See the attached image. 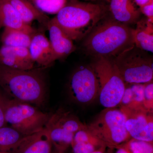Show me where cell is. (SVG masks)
Returning a JSON list of instances; mask_svg holds the SVG:
<instances>
[{"instance_id":"e0dca14e","label":"cell","mask_w":153,"mask_h":153,"mask_svg":"<svg viewBox=\"0 0 153 153\" xmlns=\"http://www.w3.org/2000/svg\"><path fill=\"white\" fill-rule=\"evenodd\" d=\"M134 29L135 46L147 52H153V22L146 18L140 19Z\"/></svg>"},{"instance_id":"7c38bea8","label":"cell","mask_w":153,"mask_h":153,"mask_svg":"<svg viewBox=\"0 0 153 153\" xmlns=\"http://www.w3.org/2000/svg\"><path fill=\"white\" fill-rule=\"evenodd\" d=\"M54 147L45 127L25 137L8 153H52Z\"/></svg>"},{"instance_id":"5b68a950","label":"cell","mask_w":153,"mask_h":153,"mask_svg":"<svg viewBox=\"0 0 153 153\" xmlns=\"http://www.w3.org/2000/svg\"><path fill=\"white\" fill-rule=\"evenodd\" d=\"M97 76L99 86L98 98L105 108L119 105L126 89V83L113 60L95 58L91 64Z\"/></svg>"},{"instance_id":"cb8c5ba5","label":"cell","mask_w":153,"mask_h":153,"mask_svg":"<svg viewBox=\"0 0 153 153\" xmlns=\"http://www.w3.org/2000/svg\"><path fill=\"white\" fill-rule=\"evenodd\" d=\"M119 146L128 153H153V143L140 140L130 139Z\"/></svg>"},{"instance_id":"44dd1931","label":"cell","mask_w":153,"mask_h":153,"mask_svg":"<svg viewBox=\"0 0 153 153\" xmlns=\"http://www.w3.org/2000/svg\"><path fill=\"white\" fill-rule=\"evenodd\" d=\"M145 83H126L119 105L122 107L143 106Z\"/></svg>"},{"instance_id":"277c9868","label":"cell","mask_w":153,"mask_h":153,"mask_svg":"<svg viewBox=\"0 0 153 153\" xmlns=\"http://www.w3.org/2000/svg\"><path fill=\"white\" fill-rule=\"evenodd\" d=\"M126 121L125 115L120 109L105 108L86 126L103 146L114 150L131 138L126 128Z\"/></svg>"},{"instance_id":"ac0fdd59","label":"cell","mask_w":153,"mask_h":153,"mask_svg":"<svg viewBox=\"0 0 153 153\" xmlns=\"http://www.w3.org/2000/svg\"><path fill=\"white\" fill-rule=\"evenodd\" d=\"M45 128L48 132L53 147L56 151L65 152L71 147L74 134L66 131L49 120Z\"/></svg>"},{"instance_id":"836d02e7","label":"cell","mask_w":153,"mask_h":153,"mask_svg":"<svg viewBox=\"0 0 153 153\" xmlns=\"http://www.w3.org/2000/svg\"></svg>"},{"instance_id":"ffe728a7","label":"cell","mask_w":153,"mask_h":153,"mask_svg":"<svg viewBox=\"0 0 153 153\" xmlns=\"http://www.w3.org/2000/svg\"><path fill=\"white\" fill-rule=\"evenodd\" d=\"M34 33L18 29L4 28L1 41L2 45L5 46L29 48Z\"/></svg>"},{"instance_id":"484cf974","label":"cell","mask_w":153,"mask_h":153,"mask_svg":"<svg viewBox=\"0 0 153 153\" xmlns=\"http://www.w3.org/2000/svg\"><path fill=\"white\" fill-rule=\"evenodd\" d=\"M143 106L149 111L153 112V81L145 83Z\"/></svg>"},{"instance_id":"603a6c76","label":"cell","mask_w":153,"mask_h":153,"mask_svg":"<svg viewBox=\"0 0 153 153\" xmlns=\"http://www.w3.org/2000/svg\"><path fill=\"white\" fill-rule=\"evenodd\" d=\"M32 3L44 14H57L67 2V0H31Z\"/></svg>"},{"instance_id":"4316f807","label":"cell","mask_w":153,"mask_h":153,"mask_svg":"<svg viewBox=\"0 0 153 153\" xmlns=\"http://www.w3.org/2000/svg\"><path fill=\"white\" fill-rule=\"evenodd\" d=\"M7 97L0 88V127L7 126L5 116L6 102Z\"/></svg>"},{"instance_id":"7a4b0ae2","label":"cell","mask_w":153,"mask_h":153,"mask_svg":"<svg viewBox=\"0 0 153 153\" xmlns=\"http://www.w3.org/2000/svg\"><path fill=\"white\" fill-rule=\"evenodd\" d=\"M0 88L13 99L38 106L46 98L47 85L40 69L20 70L0 64Z\"/></svg>"},{"instance_id":"8fae6325","label":"cell","mask_w":153,"mask_h":153,"mask_svg":"<svg viewBox=\"0 0 153 153\" xmlns=\"http://www.w3.org/2000/svg\"><path fill=\"white\" fill-rule=\"evenodd\" d=\"M35 62L30 55L29 48L2 45L0 47V64L20 70L34 68Z\"/></svg>"},{"instance_id":"f1b7e54d","label":"cell","mask_w":153,"mask_h":153,"mask_svg":"<svg viewBox=\"0 0 153 153\" xmlns=\"http://www.w3.org/2000/svg\"><path fill=\"white\" fill-rule=\"evenodd\" d=\"M114 150L110 149L106 147H102L99 149L91 153H113Z\"/></svg>"},{"instance_id":"6da1fadb","label":"cell","mask_w":153,"mask_h":153,"mask_svg":"<svg viewBox=\"0 0 153 153\" xmlns=\"http://www.w3.org/2000/svg\"><path fill=\"white\" fill-rule=\"evenodd\" d=\"M134 29L107 16L85 38L82 47L94 58L113 59L134 45Z\"/></svg>"},{"instance_id":"d6a6232c","label":"cell","mask_w":153,"mask_h":153,"mask_svg":"<svg viewBox=\"0 0 153 153\" xmlns=\"http://www.w3.org/2000/svg\"><path fill=\"white\" fill-rule=\"evenodd\" d=\"M104 1H106L107 2L109 3L110 1V0H104Z\"/></svg>"},{"instance_id":"9a60e30c","label":"cell","mask_w":153,"mask_h":153,"mask_svg":"<svg viewBox=\"0 0 153 153\" xmlns=\"http://www.w3.org/2000/svg\"><path fill=\"white\" fill-rule=\"evenodd\" d=\"M11 28L27 31H36L30 25L25 24L9 0H0V29Z\"/></svg>"},{"instance_id":"ba28073f","label":"cell","mask_w":153,"mask_h":153,"mask_svg":"<svg viewBox=\"0 0 153 153\" xmlns=\"http://www.w3.org/2000/svg\"><path fill=\"white\" fill-rule=\"evenodd\" d=\"M68 92L71 99L79 104H90L98 98V80L91 64L80 66L73 73Z\"/></svg>"},{"instance_id":"4dcf8cb0","label":"cell","mask_w":153,"mask_h":153,"mask_svg":"<svg viewBox=\"0 0 153 153\" xmlns=\"http://www.w3.org/2000/svg\"><path fill=\"white\" fill-rule=\"evenodd\" d=\"M68 150H67L65 152H58V151H56V150H55V149H54L53 152H52V153H68ZM71 153H72L71 152Z\"/></svg>"},{"instance_id":"3957f363","label":"cell","mask_w":153,"mask_h":153,"mask_svg":"<svg viewBox=\"0 0 153 153\" xmlns=\"http://www.w3.org/2000/svg\"><path fill=\"white\" fill-rule=\"evenodd\" d=\"M108 12V6L104 4L67 0L55 18L69 38L78 41L85 38Z\"/></svg>"},{"instance_id":"7402d4cb","label":"cell","mask_w":153,"mask_h":153,"mask_svg":"<svg viewBox=\"0 0 153 153\" xmlns=\"http://www.w3.org/2000/svg\"><path fill=\"white\" fill-rule=\"evenodd\" d=\"M19 131L7 126L0 127V153L10 152L25 137Z\"/></svg>"},{"instance_id":"30bf717a","label":"cell","mask_w":153,"mask_h":153,"mask_svg":"<svg viewBox=\"0 0 153 153\" xmlns=\"http://www.w3.org/2000/svg\"><path fill=\"white\" fill-rule=\"evenodd\" d=\"M47 27L49 30L50 45L55 60L63 59L76 49L73 41L63 31L55 17L50 19Z\"/></svg>"},{"instance_id":"52a82bcc","label":"cell","mask_w":153,"mask_h":153,"mask_svg":"<svg viewBox=\"0 0 153 153\" xmlns=\"http://www.w3.org/2000/svg\"><path fill=\"white\" fill-rule=\"evenodd\" d=\"M52 115L41 111L32 105L8 96L7 99L5 116L7 124L25 136L42 130Z\"/></svg>"},{"instance_id":"8992f818","label":"cell","mask_w":153,"mask_h":153,"mask_svg":"<svg viewBox=\"0 0 153 153\" xmlns=\"http://www.w3.org/2000/svg\"><path fill=\"white\" fill-rule=\"evenodd\" d=\"M127 84L146 83L153 81V57L134 45L113 59Z\"/></svg>"},{"instance_id":"4fadbf2b","label":"cell","mask_w":153,"mask_h":153,"mask_svg":"<svg viewBox=\"0 0 153 153\" xmlns=\"http://www.w3.org/2000/svg\"><path fill=\"white\" fill-rule=\"evenodd\" d=\"M108 10L117 22L129 25L136 24L141 13L134 0H110Z\"/></svg>"},{"instance_id":"9c48e42d","label":"cell","mask_w":153,"mask_h":153,"mask_svg":"<svg viewBox=\"0 0 153 153\" xmlns=\"http://www.w3.org/2000/svg\"><path fill=\"white\" fill-rule=\"evenodd\" d=\"M126 116V127L131 137L153 143V112L143 106L122 107Z\"/></svg>"},{"instance_id":"d6986e66","label":"cell","mask_w":153,"mask_h":153,"mask_svg":"<svg viewBox=\"0 0 153 153\" xmlns=\"http://www.w3.org/2000/svg\"><path fill=\"white\" fill-rule=\"evenodd\" d=\"M49 121L73 134L86 128V125L76 116L62 109H58L55 113L52 114Z\"/></svg>"},{"instance_id":"1f68e13d","label":"cell","mask_w":153,"mask_h":153,"mask_svg":"<svg viewBox=\"0 0 153 153\" xmlns=\"http://www.w3.org/2000/svg\"><path fill=\"white\" fill-rule=\"evenodd\" d=\"M79 1H88L96 2L98 0H79Z\"/></svg>"},{"instance_id":"d4e9b609","label":"cell","mask_w":153,"mask_h":153,"mask_svg":"<svg viewBox=\"0 0 153 153\" xmlns=\"http://www.w3.org/2000/svg\"><path fill=\"white\" fill-rule=\"evenodd\" d=\"M102 147L87 142L74 143L71 144V146L72 153H91Z\"/></svg>"},{"instance_id":"f546056e","label":"cell","mask_w":153,"mask_h":153,"mask_svg":"<svg viewBox=\"0 0 153 153\" xmlns=\"http://www.w3.org/2000/svg\"><path fill=\"white\" fill-rule=\"evenodd\" d=\"M113 153H128L127 152L125 149L121 146H119L118 147L115 149L114 150Z\"/></svg>"},{"instance_id":"5bb4252c","label":"cell","mask_w":153,"mask_h":153,"mask_svg":"<svg viewBox=\"0 0 153 153\" xmlns=\"http://www.w3.org/2000/svg\"><path fill=\"white\" fill-rule=\"evenodd\" d=\"M29 50L33 61L41 66H49L56 60L49 40L43 33L33 34Z\"/></svg>"},{"instance_id":"2e32d148","label":"cell","mask_w":153,"mask_h":153,"mask_svg":"<svg viewBox=\"0 0 153 153\" xmlns=\"http://www.w3.org/2000/svg\"><path fill=\"white\" fill-rule=\"evenodd\" d=\"M17 11L22 21L26 25H30L35 21L47 26L50 19L28 0H9Z\"/></svg>"},{"instance_id":"83f0119b","label":"cell","mask_w":153,"mask_h":153,"mask_svg":"<svg viewBox=\"0 0 153 153\" xmlns=\"http://www.w3.org/2000/svg\"><path fill=\"white\" fill-rule=\"evenodd\" d=\"M140 12L149 20L153 22V0L139 7Z\"/></svg>"}]
</instances>
